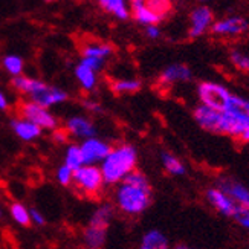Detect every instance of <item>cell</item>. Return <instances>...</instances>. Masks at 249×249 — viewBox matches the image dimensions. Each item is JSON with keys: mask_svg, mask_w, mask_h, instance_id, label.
<instances>
[{"mask_svg": "<svg viewBox=\"0 0 249 249\" xmlns=\"http://www.w3.org/2000/svg\"><path fill=\"white\" fill-rule=\"evenodd\" d=\"M113 200L116 208L128 217L144 214L153 202V190L148 178L142 171L135 170L116 185Z\"/></svg>", "mask_w": 249, "mask_h": 249, "instance_id": "obj_1", "label": "cell"}, {"mask_svg": "<svg viewBox=\"0 0 249 249\" xmlns=\"http://www.w3.org/2000/svg\"><path fill=\"white\" fill-rule=\"evenodd\" d=\"M138 165V150L132 144H120L112 147L110 153L100 164L106 185H118Z\"/></svg>", "mask_w": 249, "mask_h": 249, "instance_id": "obj_2", "label": "cell"}, {"mask_svg": "<svg viewBox=\"0 0 249 249\" xmlns=\"http://www.w3.org/2000/svg\"><path fill=\"white\" fill-rule=\"evenodd\" d=\"M197 98L200 104L211 107L214 110H220L223 112L226 109V104H228L231 98V92L226 86L215 83V81H202L197 84Z\"/></svg>", "mask_w": 249, "mask_h": 249, "instance_id": "obj_3", "label": "cell"}, {"mask_svg": "<svg viewBox=\"0 0 249 249\" xmlns=\"http://www.w3.org/2000/svg\"><path fill=\"white\" fill-rule=\"evenodd\" d=\"M73 185L86 196H98L104 188V178L98 165H83L73 171Z\"/></svg>", "mask_w": 249, "mask_h": 249, "instance_id": "obj_4", "label": "cell"}, {"mask_svg": "<svg viewBox=\"0 0 249 249\" xmlns=\"http://www.w3.org/2000/svg\"><path fill=\"white\" fill-rule=\"evenodd\" d=\"M249 31V21L242 16H228L214 21L211 34L220 38H239Z\"/></svg>", "mask_w": 249, "mask_h": 249, "instance_id": "obj_5", "label": "cell"}, {"mask_svg": "<svg viewBox=\"0 0 249 249\" xmlns=\"http://www.w3.org/2000/svg\"><path fill=\"white\" fill-rule=\"evenodd\" d=\"M190 26H188V37L190 38H199L205 36L207 32H211L214 25V13L208 5H199L191 9L188 16Z\"/></svg>", "mask_w": 249, "mask_h": 249, "instance_id": "obj_6", "label": "cell"}, {"mask_svg": "<svg viewBox=\"0 0 249 249\" xmlns=\"http://www.w3.org/2000/svg\"><path fill=\"white\" fill-rule=\"evenodd\" d=\"M20 112L23 120L31 121L32 124H36L37 127L48 128V130H57L58 128V120L53 116L46 107H41L32 101L23 103L20 107Z\"/></svg>", "mask_w": 249, "mask_h": 249, "instance_id": "obj_7", "label": "cell"}, {"mask_svg": "<svg viewBox=\"0 0 249 249\" xmlns=\"http://www.w3.org/2000/svg\"><path fill=\"white\" fill-rule=\"evenodd\" d=\"M193 118H194V121H196V124L202 130H205V132L222 135V130H223V112L214 110V109H211V107L199 104V106L194 107Z\"/></svg>", "mask_w": 249, "mask_h": 249, "instance_id": "obj_8", "label": "cell"}, {"mask_svg": "<svg viewBox=\"0 0 249 249\" xmlns=\"http://www.w3.org/2000/svg\"><path fill=\"white\" fill-rule=\"evenodd\" d=\"M205 200L208 205L215 210L219 214L225 215V217H235V214L239 213V205H237L228 194H225L220 188L217 187H210L205 191Z\"/></svg>", "mask_w": 249, "mask_h": 249, "instance_id": "obj_9", "label": "cell"}, {"mask_svg": "<svg viewBox=\"0 0 249 249\" xmlns=\"http://www.w3.org/2000/svg\"><path fill=\"white\" fill-rule=\"evenodd\" d=\"M80 148L83 153L84 165H96V164H101L106 159V156L110 153L112 145L109 142H106L104 139L95 136V138L83 141Z\"/></svg>", "mask_w": 249, "mask_h": 249, "instance_id": "obj_10", "label": "cell"}, {"mask_svg": "<svg viewBox=\"0 0 249 249\" xmlns=\"http://www.w3.org/2000/svg\"><path fill=\"white\" fill-rule=\"evenodd\" d=\"M217 188H220L225 194L239 205V208L249 210V188L242 183L240 180H237L230 176H223L217 180Z\"/></svg>", "mask_w": 249, "mask_h": 249, "instance_id": "obj_11", "label": "cell"}, {"mask_svg": "<svg viewBox=\"0 0 249 249\" xmlns=\"http://www.w3.org/2000/svg\"><path fill=\"white\" fill-rule=\"evenodd\" d=\"M193 78L191 69L183 63H173L167 66L159 75V84L162 88H173L176 84L188 83Z\"/></svg>", "mask_w": 249, "mask_h": 249, "instance_id": "obj_12", "label": "cell"}, {"mask_svg": "<svg viewBox=\"0 0 249 249\" xmlns=\"http://www.w3.org/2000/svg\"><path fill=\"white\" fill-rule=\"evenodd\" d=\"M32 103H36L41 107H46L49 109L51 106H55V104H60V103H64L68 101L69 95L64 92L63 89H58V88H52V86H48L45 83V86L37 90L32 96H29Z\"/></svg>", "mask_w": 249, "mask_h": 249, "instance_id": "obj_13", "label": "cell"}, {"mask_svg": "<svg viewBox=\"0 0 249 249\" xmlns=\"http://www.w3.org/2000/svg\"><path fill=\"white\" fill-rule=\"evenodd\" d=\"M66 132L86 141L96 136V127L86 116H72L66 121Z\"/></svg>", "mask_w": 249, "mask_h": 249, "instance_id": "obj_14", "label": "cell"}, {"mask_svg": "<svg viewBox=\"0 0 249 249\" xmlns=\"http://www.w3.org/2000/svg\"><path fill=\"white\" fill-rule=\"evenodd\" d=\"M139 249H173L168 237L159 230H148L142 234Z\"/></svg>", "mask_w": 249, "mask_h": 249, "instance_id": "obj_15", "label": "cell"}, {"mask_svg": "<svg viewBox=\"0 0 249 249\" xmlns=\"http://www.w3.org/2000/svg\"><path fill=\"white\" fill-rule=\"evenodd\" d=\"M107 240V228L88 225L83 232V243L88 249H101Z\"/></svg>", "mask_w": 249, "mask_h": 249, "instance_id": "obj_16", "label": "cell"}, {"mask_svg": "<svg viewBox=\"0 0 249 249\" xmlns=\"http://www.w3.org/2000/svg\"><path fill=\"white\" fill-rule=\"evenodd\" d=\"M11 128L21 141H32L41 135V128L26 120H13Z\"/></svg>", "mask_w": 249, "mask_h": 249, "instance_id": "obj_17", "label": "cell"}, {"mask_svg": "<svg viewBox=\"0 0 249 249\" xmlns=\"http://www.w3.org/2000/svg\"><path fill=\"white\" fill-rule=\"evenodd\" d=\"M98 5L106 11V13L112 14L118 20H127L132 13H130V6L127 0H96Z\"/></svg>", "mask_w": 249, "mask_h": 249, "instance_id": "obj_18", "label": "cell"}, {"mask_svg": "<svg viewBox=\"0 0 249 249\" xmlns=\"http://www.w3.org/2000/svg\"><path fill=\"white\" fill-rule=\"evenodd\" d=\"M160 165L171 176L180 178V176H185V173H187L185 164H183L176 155L170 153V151H162L160 153Z\"/></svg>", "mask_w": 249, "mask_h": 249, "instance_id": "obj_19", "label": "cell"}, {"mask_svg": "<svg viewBox=\"0 0 249 249\" xmlns=\"http://www.w3.org/2000/svg\"><path fill=\"white\" fill-rule=\"evenodd\" d=\"M75 77H77L80 86L84 90H93L96 88V83H98V78H96V72L92 71L90 68L84 66L83 63H78L77 68H75Z\"/></svg>", "mask_w": 249, "mask_h": 249, "instance_id": "obj_20", "label": "cell"}, {"mask_svg": "<svg viewBox=\"0 0 249 249\" xmlns=\"http://www.w3.org/2000/svg\"><path fill=\"white\" fill-rule=\"evenodd\" d=\"M113 214H115V210L110 203H101L100 207L93 211L92 217L89 220V225L101 226V228L109 230V225L113 219Z\"/></svg>", "mask_w": 249, "mask_h": 249, "instance_id": "obj_21", "label": "cell"}, {"mask_svg": "<svg viewBox=\"0 0 249 249\" xmlns=\"http://www.w3.org/2000/svg\"><path fill=\"white\" fill-rule=\"evenodd\" d=\"M13 86H14L16 90L32 96L37 90H40L43 86H45V83L40 81V80H36V78H29V77H23V75H20V77L13 78Z\"/></svg>", "mask_w": 249, "mask_h": 249, "instance_id": "obj_22", "label": "cell"}, {"mask_svg": "<svg viewBox=\"0 0 249 249\" xmlns=\"http://www.w3.org/2000/svg\"><path fill=\"white\" fill-rule=\"evenodd\" d=\"M113 53V48L106 43H90L83 48V57H90V58H98L104 60L109 58Z\"/></svg>", "mask_w": 249, "mask_h": 249, "instance_id": "obj_23", "label": "cell"}, {"mask_svg": "<svg viewBox=\"0 0 249 249\" xmlns=\"http://www.w3.org/2000/svg\"><path fill=\"white\" fill-rule=\"evenodd\" d=\"M142 88V83L136 78H123L112 83V90L118 95H127V93H136Z\"/></svg>", "mask_w": 249, "mask_h": 249, "instance_id": "obj_24", "label": "cell"}, {"mask_svg": "<svg viewBox=\"0 0 249 249\" xmlns=\"http://www.w3.org/2000/svg\"><path fill=\"white\" fill-rule=\"evenodd\" d=\"M132 17L136 20V23L142 25L144 28L145 26H150V25H158L160 23V18L153 13V11H150L145 5L141 6V8H136L132 11Z\"/></svg>", "mask_w": 249, "mask_h": 249, "instance_id": "obj_25", "label": "cell"}, {"mask_svg": "<svg viewBox=\"0 0 249 249\" xmlns=\"http://www.w3.org/2000/svg\"><path fill=\"white\" fill-rule=\"evenodd\" d=\"M64 164H66L69 168H72L73 171L78 170L84 165V160H83V153H81V148L80 145H69L66 148V155H64Z\"/></svg>", "mask_w": 249, "mask_h": 249, "instance_id": "obj_26", "label": "cell"}, {"mask_svg": "<svg viewBox=\"0 0 249 249\" xmlns=\"http://www.w3.org/2000/svg\"><path fill=\"white\" fill-rule=\"evenodd\" d=\"M145 6L160 20H164L173 11V0H145Z\"/></svg>", "mask_w": 249, "mask_h": 249, "instance_id": "obj_27", "label": "cell"}, {"mask_svg": "<svg viewBox=\"0 0 249 249\" xmlns=\"http://www.w3.org/2000/svg\"><path fill=\"white\" fill-rule=\"evenodd\" d=\"M9 213H11V217H13L18 225H21V226H29V225H31L29 210L25 207L23 203L14 202V203L9 207Z\"/></svg>", "mask_w": 249, "mask_h": 249, "instance_id": "obj_28", "label": "cell"}, {"mask_svg": "<svg viewBox=\"0 0 249 249\" xmlns=\"http://www.w3.org/2000/svg\"><path fill=\"white\" fill-rule=\"evenodd\" d=\"M5 71L13 75V77H20L21 71H23V60L18 55H6L2 61Z\"/></svg>", "mask_w": 249, "mask_h": 249, "instance_id": "obj_29", "label": "cell"}, {"mask_svg": "<svg viewBox=\"0 0 249 249\" xmlns=\"http://www.w3.org/2000/svg\"><path fill=\"white\" fill-rule=\"evenodd\" d=\"M230 61L232 66L240 72H249V55L239 49H234L230 53Z\"/></svg>", "mask_w": 249, "mask_h": 249, "instance_id": "obj_30", "label": "cell"}, {"mask_svg": "<svg viewBox=\"0 0 249 249\" xmlns=\"http://www.w3.org/2000/svg\"><path fill=\"white\" fill-rule=\"evenodd\" d=\"M57 180H58L60 185H63V187H69L71 183L73 182V170L69 168L66 164L60 165L58 170H57Z\"/></svg>", "mask_w": 249, "mask_h": 249, "instance_id": "obj_31", "label": "cell"}, {"mask_svg": "<svg viewBox=\"0 0 249 249\" xmlns=\"http://www.w3.org/2000/svg\"><path fill=\"white\" fill-rule=\"evenodd\" d=\"M234 220H235L237 223H239L240 228H243L245 231H248V232H249V210H243V208H240V210H239V213L235 214Z\"/></svg>", "mask_w": 249, "mask_h": 249, "instance_id": "obj_32", "label": "cell"}, {"mask_svg": "<svg viewBox=\"0 0 249 249\" xmlns=\"http://www.w3.org/2000/svg\"><path fill=\"white\" fill-rule=\"evenodd\" d=\"M80 63H83L84 66L90 68V69H92V71H95V72H100V71L103 69V66H104V63H106V61H104V60H98V58L83 57Z\"/></svg>", "mask_w": 249, "mask_h": 249, "instance_id": "obj_33", "label": "cell"}, {"mask_svg": "<svg viewBox=\"0 0 249 249\" xmlns=\"http://www.w3.org/2000/svg\"><path fill=\"white\" fill-rule=\"evenodd\" d=\"M29 215H31V222H34L38 226H43L46 223V219L43 217V214L36 208H29Z\"/></svg>", "mask_w": 249, "mask_h": 249, "instance_id": "obj_34", "label": "cell"}, {"mask_svg": "<svg viewBox=\"0 0 249 249\" xmlns=\"http://www.w3.org/2000/svg\"><path fill=\"white\" fill-rule=\"evenodd\" d=\"M162 34V31L159 28V25H150V26H145V36L151 40H156L159 38Z\"/></svg>", "mask_w": 249, "mask_h": 249, "instance_id": "obj_35", "label": "cell"}, {"mask_svg": "<svg viewBox=\"0 0 249 249\" xmlns=\"http://www.w3.org/2000/svg\"><path fill=\"white\" fill-rule=\"evenodd\" d=\"M84 107H86L88 110L93 112V113H98V112L103 110V109H101V106H100L98 103H95V101H84Z\"/></svg>", "mask_w": 249, "mask_h": 249, "instance_id": "obj_36", "label": "cell"}, {"mask_svg": "<svg viewBox=\"0 0 249 249\" xmlns=\"http://www.w3.org/2000/svg\"><path fill=\"white\" fill-rule=\"evenodd\" d=\"M66 138H68V133L66 132H61L60 128H57L55 132H53V139H55L57 142H64V141H66Z\"/></svg>", "mask_w": 249, "mask_h": 249, "instance_id": "obj_37", "label": "cell"}, {"mask_svg": "<svg viewBox=\"0 0 249 249\" xmlns=\"http://www.w3.org/2000/svg\"><path fill=\"white\" fill-rule=\"evenodd\" d=\"M145 5V0H128V6H130V13H132L133 9L136 8H141Z\"/></svg>", "mask_w": 249, "mask_h": 249, "instance_id": "obj_38", "label": "cell"}, {"mask_svg": "<svg viewBox=\"0 0 249 249\" xmlns=\"http://www.w3.org/2000/svg\"><path fill=\"white\" fill-rule=\"evenodd\" d=\"M9 106V101L3 92H0V110H6Z\"/></svg>", "mask_w": 249, "mask_h": 249, "instance_id": "obj_39", "label": "cell"}, {"mask_svg": "<svg viewBox=\"0 0 249 249\" xmlns=\"http://www.w3.org/2000/svg\"><path fill=\"white\" fill-rule=\"evenodd\" d=\"M243 142H249V125H248V128L245 130V133L242 135V138H240Z\"/></svg>", "mask_w": 249, "mask_h": 249, "instance_id": "obj_40", "label": "cell"}, {"mask_svg": "<svg viewBox=\"0 0 249 249\" xmlns=\"http://www.w3.org/2000/svg\"><path fill=\"white\" fill-rule=\"evenodd\" d=\"M173 249H194V248H190V246H187V245H178V246H175Z\"/></svg>", "mask_w": 249, "mask_h": 249, "instance_id": "obj_41", "label": "cell"}, {"mask_svg": "<svg viewBox=\"0 0 249 249\" xmlns=\"http://www.w3.org/2000/svg\"><path fill=\"white\" fill-rule=\"evenodd\" d=\"M197 2H199L200 5H207V3H210V2H214V0H197Z\"/></svg>", "mask_w": 249, "mask_h": 249, "instance_id": "obj_42", "label": "cell"}, {"mask_svg": "<svg viewBox=\"0 0 249 249\" xmlns=\"http://www.w3.org/2000/svg\"><path fill=\"white\" fill-rule=\"evenodd\" d=\"M2 215H3V213H2V208H0V219H2Z\"/></svg>", "mask_w": 249, "mask_h": 249, "instance_id": "obj_43", "label": "cell"}]
</instances>
